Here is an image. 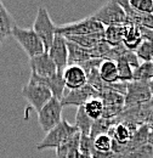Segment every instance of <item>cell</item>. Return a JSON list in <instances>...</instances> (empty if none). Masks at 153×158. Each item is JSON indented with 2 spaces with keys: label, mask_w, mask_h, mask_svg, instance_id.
Masks as SVG:
<instances>
[{
  "label": "cell",
  "mask_w": 153,
  "mask_h": 158,
  "mask_svg": "<svg viewBox=\"0 0 153 158\" xmlns=\"http://www.w3.org/2000/svg\"><path fill=\"white\" fill-rule=\"evenodd\" d=\"M78 131L79 130L76 125H72L67 120L62 119L60 124H57L54 129H51L49 133H46L44 139L37 143V150L44 151L48 148H57Z\"/></svg>",
  "instance_id": "cell-1"
},
{
  "label": "cell",
  "mask_w": 153,
  "mask_h": 158,
  "mask_svg": "<svg viewBox=\"0 0 153 158\" xmlns=\"http://www.w3.org/2000/svg\"><path fill=\"white\" fill-rule=\"evenodd\" d=\"M12 35L22 46L29 59H33L45 52L44 44L38 37V34L33 31V28H22L16 24L12 29Z\"/></svg>",
  "instance_id": "cell-2"
},
{
  "label": "cell",
  "mask_w": 153,
  "mask_h": 158,
  "mask_svg": "<svg viewBox=\"0 0 153 158\" xmlns=\"http://www.w3.org/2000/svg\"><path fill=\"white\" fill-rule=\"evenodd\" d=\"M103 31H105V26L101 24L98 21H96L93 16H89V17H85L83 20L76 21V22L58 26L56 28V34H61L63 37L88 35V34L101 33Z\"/></svg>",
  "instance_id": "cell-3"
},
{
  "label": "cell",
  "mask_w": 153,
  "mask_h": 158,
  "mask_svg": "<svg viewBox=\"0 0 153 158\" xmlns=\"http://www.w3.org/2000/svg\"><path fill=\"white\" fill-rule=\"evenodd\" d=\"M56 28H57V26L52 22L48 10L44 6H39L37 17H35V21L33 23V31L38 34V37L43 41L44 48H45V52L49 51L52 41L55 39Z\"/></svg>",
  "instance_id": "cell-4"
},
{
  "label": "cell",
  "mask_w": 153,
  "mask_h": 158,
  "mask_svg": "<svg viewBox=\"0 0 153 158\" xmlns=\"http://www.w3.org/2000/svg\"><path fill=\"white\" fill-rule=\"evenodd\" d=\"M96 21L106 27L110 26H123L126 24V15L118 1L111 0L105 2L98 10L91 15Z\"/></svg>",
  "instance_id": "cell-5"
},
{
  "label": "cell",
  "mask_w": 153,
  "mask_h": 158,
  "mask_svg": "<svg viewBox=\"0 0 153 158\" xmlns=\"http://www.w3.org/2000/svg\"><path fill=\"white\" fill-rule=\"evenodd\" d=\"M62 110L63 106L56 98H52L40 110L38 113V122L45 133H49L62 122Z\"/></svg>",
  "instance_id": "cell-6"
},
{
  "label": "cell",
  "mask_w": 153,
  "mask_h": 158,
  "mask_svg": "<svg viewBox=\"0 0 153 158\" xmlns=\"http://www.w3.org/2000/svg\"><path fill=\"white\" fill-rule=\"evenodd\" d=\"M152 100L151 84L130 81L126 86V94L124 96V108H131L135 106L143 105Z\"/></svg>",
  "instance_id": "cell-7"
},
{
  "label": "cell",
  "mask_w": 153,
  "mask_h": 158,
  "mask_svg": "<svg viewBox=\"0 0 153 158\" xmlns=\"http://www.w3.org/2000/svg\"><path fill=\"white\" fill-rule=\"evenodd\" d=\"M21 94L31 103V106L37 111V113H39L40 110L54 98L51 91L46 86L40 85V84L29 83V81H28V84H26L22 88Z\"/></svg>",
  "instance_id": "cell-8"
},
{
  "label": "cell",
  "mask_w": 153,
  "mask_h": 158,
  "mask_svg": "<svg viewBox=\"0 0 153 158\" xmlns=\"http://www.w3.org/2000/svg\"><path fill=\"white\" fill-rule=\"evenodd\" d=\"M100 99V93L95 90L91 85L86 84L83 88H79L76 90H66L63 99L61 100L62 106H76L78 108L84 106L88 101L93 99Z\"/></svg>",
  "instance_id": "cell-9"
},
{
  "label": "cell",
  "mask_w": 153,
  "mask_h": 158,
  "mask_svg": "<svg viewBox=\"0 0 153 158\" xmlns=\"http://www.w3.org/2000/svg\"><path fill=\"white\" fill-rule=\"evenodd\" d=\"M29 83H34V84H40L46 86L54 98L57 100L63 99L64 93H66V84L63 80V72H57L56 74L51 76V77H39L37 74L32 73L31 78H29Z\"/></svg>",
  "instance_id": "cell-10"
},
{
  "label": "cell",
  "mask_w": 153,
  "mask_h": 158,
  "mask_svg": "<svg viewBox=\"0 0 153 158\" xmlns=\"http://www.w3.org/2000/svg\"><path fill=\"white\" fill-rule=\"evenodd\" d=\"M49 56L55 62L57 67V72H63L68 66V49H67V39L66 37L56 34L49 51Z\"/></svg>",
  "instance_id": "cell-11"
},
{
  "label": "cell",
  "mask_w": 153,
  "mask_h": 158,
  "mask_svg": "<svg viewBox=\"0 0 153 158\" xmlns=\"http://www.w3.org/2000/svg\"><path fill=\"white\" fill-rule=\"evenodd\" d=\"M66 90H76L88 84V76L79 64H69L63 71Z\"/></svg>",
  "instance_id": "cell-12"
},
{
  "label": "cell",
  "mask_w": 153,
  "mask_h": 158,
  "mask_svg": "<svg viewBox=\"0 0 153 158\" xmlns=\"http://www.w3.org/2000/svg\"><path fill=\"white\" fill-rule=\"evenodd\" d=\"M29 67L32 69V73L39 77H51L57 73V67L48 52L29 59Z\"/></svg>",
  "instance_id": "cell-13"
},
{
  "label": "cell",
  "mask_w": 153,
  "mask_h": 158,
  "mask_svg": "<svg viewBox=\"0 0 153 158\" xmlns=\"http://www.w3.org/2000/svg\"><path fill=\"white\" fill-rule=\"evenodd\" d=\"M80 131L73 134L64 143L56 148V158H79V142H80Z\"/></svg>",
  "instance_id": "cell-14"
},
{
  "label": "cell",
  "mask_w": 153,
  "mask_h": 158,
  "mask_svg": "<svg viewBox=\"0 0 153 158\" xmlns=\"http://www.w3.org/2000/svg\"><path fill=\"white\" fill-rule=\"evenodd\" d=\"M15 26L16 22L14 17L0 0V46L6 37L12 35V29L15 28Z\"/></svg>",
  "instance_id": "cell-15"
},
{
  "label": "cell",
  "mask_w": 153,
  "mask_h": 158,
  "mask_svg": "<svg viewBox=\"0 0 153 158\" xmlns=\"http://www.w3.org/2000/svg\"><path fill=\"white\" fill-rule=\"evenodd\" d=\"M142 41V35L140 27L134 24H125V31H124V39L123 45L126 50L135 52V50L139 48V45Z\"/></svg>",
  "instance_id": "cell-16"
},
{
  "label": "cell",
  "mask_w": 153,
  "mask_h": 158,
  "mask_svg": "<svg viewBox=\"0 0 153 158\" xmlns=\"http://www.w3.org/2000/svg\"><path fill=\"white\" fill-rule=\"evenodd\" d=\"M67 49H68V66L69 64H80L88 60L93 59L91 52L89 49H84L72 41L67 40Z\"/></svg>",
  "instance_id": "cell-17"
},
{
  "label": "cell",
  "mask_w": 153,
  "mask_h": 158,
  "mask_svg": "<svg viewBox=\"0 0 153 158\" xmlns=\"http://www.w3.org/2000/svg\"><path fill=\"white\" fill-rule=\"evenodd\" d=\"M98 74L101 79L107 84H113L119 81L117 62L112 60H103L98 67Z\"/></svg>",
  "instance_id": "cell-18"
},
{
  "label": "cell",
  "mask_w": 153,
  "mask_h": 158,
  "mask_svg": "<svg viewBox=\"0 0 153 158\" xmlns=\"http://www.w3.org/2000/svg\"><path fill=\"white\" fill-rule=\"evenodd\" d=\"M66 39L79 45V46H81V48H84V49L91 50L100 41L105 40V31L101 32V33L88 34V35H71V37H66Z\"/></svg>",
  "instance_id": "cell-19"
},
{
  "label": "cell",
  "mask_w": 153,
  "mask_h": 158,
  "mask_svg": "<svg viewBox=\"0 0 153 158\" xmlns=\"http://www.w3.org/2000/svg\"><path fill=\"white\" fill-rule=\"evenodd\" d=\"M124 31H125V24L106 27L105 28V40H106V43H108L112 48L122 45L123 39H124Z\"/></svg>",
  "instance_id": "cell-20"
},
{
  "label": "cell",
  "mask_w": 153,
  "mask_h": 158,
  "mask_svg": "<svg viewBox=\"0 0 153 158\" xmlns=\"http://www.w3.org/2000/svg\"><path fill=\"white\" fill-rule=\"evenodd\" d=\"M107 134L112 138V140H114L115 142H118L120 145H126L133 136L131 130L124 123H119L114 127H112Z\"/></svg>",
  "instance_id": "cell-21"
},
{
  "label": "cell",
  "mask_w": 153,
  "mask_h": 158,
  "mask_svg": "<svg viewBox=\"0 0 153 158\" xmlns=\"http://www.w3.org/2000/svg\"><path fill=\"white\" fill-rule=\"evenodd\" d=\"M153 80V63L152 62H142L140 66L134 69L133 81H140L146 84H152Z\"/></svg>",
  "instance_id": "cell-22"
},
{
  "label": "cell",
  "mask_w": 153,
  "mask_h": 158,
  "mask_svg": "<svg viewBox=\"0 0 153 158\" xmlns=\"http://www.w3.org/2000/svg\"><path fill=\"white\" fill-rule=\"evenodd\" d=\"M93 124H94V120L86 116L84 106L79 107L76 116V127L78 128V130L80 131V134L81 135H90Z\"/></svg>",
  "instance_id": "cell-23"
},
{
  "label": "cell",
  "mask_w": 153,
  "mask_h": 158,
  "mask_svg": "<svg viewBox=\"0 0 153 158\" xmlns=\"http://www.w3.org/2000/svg\"><path fill=\"white\" fill-rule=\"evenodd\" d=\"M84 110H85L86 116L95 122L97 119L102 118L103 111H105V105H103L102 100L97 98V99H93L88 101L84 105Z\"/></svg>",
  "instance_id": "cell-24"
},
{
  "label": "cell",
  "mask_w": 153,
  "mask_h": 158,
  "mask_svg": "<svg viewBox=\"0 0 153 158\" xmlns=\"http://www.w3.org/2000/svg\"><path fill=\"white\" fill-rule=\"evenodd\" d=\"M115 62H117V67H118L119 81H123V83H130V81H133L134 69L129 64V62L124 59V56L119 57Z\"/></svg>",
  "instance_id": "cell-25"
},
{
  "label": "cell",
  "mask_w": 153,
  "mask_h": 158,
  "mask_svg": "<svg viewBox=\"0 0 153 158\" xmlns=\"http://www.w3.org/2000/svg\"><path fill=\"white\" fill-rule=\"evenodd\" d=\"M114 122L113 119H107V118H100L94 122L93 127H91V131H90V138L95 139L98 135L102 134H107L110 131V129L112 127H114Z\"/></svg>",
  "instance_id": "cell-26"
},
{
  "label": "cell",
  "mask_w": 153,
  "mask_h": 158,
  "mask_svg": "<svg viewBox=\"0 0 153 158\" xmlns=\"http://www.w3.org/2000/svg\"><path fill=\"white\" fill-rule=\"evenodd\" d=\"M135 55L142 62H152L153 61V41L142 40L139 48L135 50Z\"/></svg>",
  "instance_id": "cell-27"
},
{
  "label": "cell",
  "mask_w": 153,
  "mask_h": 158,
  "mask_svg": "<svg viewBox=\"0 0 153 158\" xmlns=\"http://www.w3.org/2000/svg\"><path fill=\"white\" fill-rule=\"evenodd\" d=\"M105 107H124V96L114 93V91H106L100 95Z\"/></svg>",
  "instance_id": "cell-28"
},
{
  "label": "cell",
  "mask_w": 153,
  "mask_h": 158,
  "mask_svg": "<svg viewBox=\"0 0 153 158\" xmlns=\"http://www.w3.org/2000/svg\"><path fill=\"white\" fill-rule=\"evenodd\" d=\"M115 158H153V146L147 143L124 155H115Z\"/></svg>",
  "instance_id": "cell-29"
},
{
  "label": "cell",
  "mask_w": 153,
  "mask_h": 158,
  "mask_svg": "<svg viewBox=\"0 0 153 158\" xmlns=\"http://www.w3.org/2000/svg\"><path fill=\"white\" fill-rule=\"evenodd\" d=\"M94 148L98 152H111L112 151V138L108 134H102L96 136L94 140Z\"/></svg>",
  "instance_id": "cell-30"
},
{
  "label": "cell",
  "mask_w": 153,
  "mask_h": 158,
  "mask_svg": "<svg viewBox=\"0 0 153 158\" xmlns=\"http://www.w3.org/2000/svg\"><path fill=\"white\" fill-rule=\"evenodd\" d=\"M131 7L142 14H153V0H129Z\"/></svg>",
  "instance_id": "cell-31"
},
{
  "label": "cell",
  "mask_w": 153,
  "mask_h": 158,
  "mask_svg": "<svg viewBox=\"0 0 153 158\" xmlns=\"http://www.w3.org/2000/svg\"><path fill=\"white\" fill-rule=\"evenodd\" d=\"M94 140L89 135H80V142H79V151L80 153L85 155H91L94 150Z\"/></svg>",
  "instance_id": "cell-32"
},
{
  "label": "cell",
  "mask_w": 153,
  "mask_h": 158,
  "mask_svg": "<svg viewBox=\"0 0 153 158\" xmlns=\"http://www.w3.org/2000/svg\"><path fill=\"white\" fill-rule=\"evenodd\" d=\"M91 157L93 158H115V155L111 151V152H98L95 148L91 152Z\"/></svg>",
  "instance_id": "cell-33"
},
{
  "label": "cell",
  "mask_w": 153,
  "mask_h": 158,
  "mask_svg": "<svg viewBox=\"0 0 153 158\" xmlns=\"http://www.w3.org/2000/svg\"><path fill=\"white\" fill-rule=\"evenodd\" d=\"M141 31V35H142V40H150L153 41V31L148 29V28H140Z\"/></svg>",
  "instance_id": "cell-34"
},
{
  "label": "cell",
  "mask_w": 153,
  "mask_h": 158,
  "mask_svg": "<svg viewBox=\"0 0 153 158\" xmlns=\"http://www.w3.org/2000/svg\"><path fill=\"white\" fill-rule=\"evenodd\" d=\"M147 143H148V145H151V146H153V130L152 129H151V131H150V134H148Z\"/></svg>",
  "instance_id": "cell-35"
},
{
  "label": "cell",
  "mask_w": 153,
  "mask_h": 158,
  "mask_svg": "<svg viewBox=\"0 0 153 158\" xmlns=\"http://www.w3.org/2000/svg\"><path fill=\"white\" fill-rule=\"evenodd\" d=\"M79 158H93V157H91V155H85V153H80Z\"/></svg>",
  "instance_id": "cell-36"
},
{
  "label": "cell",
  "mask_w": 153,
  "mask_h": 158,
  "mask_svg": "<svg viewBox=\"0 0 153 158\" xmlns=\"http://www.w3.org/2000/svg\"><path fill=\"white\" fill-rule=\"evenodd\" d=\"M152 63H153V61H152ZM151 86H152V89H153V80H152V84H151Z\"/></svg>",
  "instance_id": "cell-37"
}]
</instances>
